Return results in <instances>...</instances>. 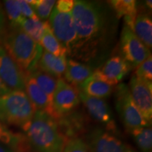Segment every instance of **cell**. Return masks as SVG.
<instances>
[{"mask_svg":"<svg viewBox=\"0 0 152 152\" xmlns=\"http://www.w3.org/2000/svg\"><path fill=\"white\" fill-rule=\"evenodd\" d=\"M47 23V21H43L39 19L33 20L25 18L20 24V28L32 39L39 44Z\"/></svg>","mask_w":152,"mask_h":152,"instance_id":"23","label":"cell"},{"mask_svg":"<svg viewBox=\"0 0 152 152\" xmlns=\"http://www.w3.org/2000/svg\"><path fill=\"white\" fill-rule=\"evenodd\" d=\"M6 30V19L5 14L2 7L0 4V36L2 35Z\"/></svg>","mask_w":152,"mask_h":152,"instance_id":"31","label":"cell"},{"mask_svg":"<svg viewBox=\"0 0 152 152\" xmlns=\"http://www.w3.org/2000/svg\"><path fill=\"white\" fill-rule=\"evenodd\" d=\"M117 18H124V25L132 30L134 19L138 13V3L134 0H113L107 1Z\"/></svg>","mask_w":152,"mask_h":152,"instance_id":"17","label":"cell"},{"mask_svg":"<svg viewBox=\"0 0 152 152\" xmlns=\"http://www.w3.org/2000/svg\"><path fill=\"white\" fill-rule=\"evenodd\" d=\"M114 93L115 109L127 131L130 132L134 129L151 125L134 104L128 85L125 83L117 85Z\"/></svg>","mask_w":152,"mask_h":152,"instance_id":"5","label":"cell"},{"mask_svg":"<svg viewBox=\"0 0 152 152\" xmlns=\"http://www.w3.org/2000/svg\"><path fill=\"white\" fill-rule=\"evenodd\" d=\"M136 145L142 152H151L152 129L151 125L141 127L130 131Z\"/></svg>","mask_w":152,"mask_h":152,"instance_id":"22","label":"cell"},{"mask_svg":"<svg viewBox=\"0 0 152 152\" xmlns=\"http://www.w3.org/2000/svg\"><path fill=\"white\" fill-rule=\"evenodd\" d=\"M134 75L141 78L147 80L150 82L152 80V57H149L144 61L136 68Z\"/></svg>","mask_w":152,"mask_h":152,"instance_id":"27","label":"cell"},{"mask_svg":"<svg viewBox=\"0 0 152 152\" xmlns=\"http://www.w3.org/2000/svg\"><path fill=\"white\" fill-rule=\"evenodd\" d=\"M25 92L29 98L36 111H43L57 119L53 107L52 100L48 95L38 86L35 80L30 74H26L25 77Z\"/></svg>","mask_w":152,"mask_h":152,"instance_id":"13","label":"cell"},{"mask_svg":"<svg viewBox=\"0 0 152 152\" xmlns=\"http://www.w3.org/2000/svg\"><path fill=\"white\" fill-rule=\"evenodd\" d=\"M144 9H147V11L149 12V11H151V9H152V1L151 0H148V1H145L144 3Z\"/></svg>","mask_w":152,"mask_h":152,"instance_id":"34","label":"cell"},{"mask_svg":"<svg viewBox=\"0 0 152 152\" xmlns=\"http://www.w3.org/2000/svg\"><path fill=\"white\" fill-rule=\"evenodd\" d=\"M0 143L16 152H30L24 134L13 132L1 122H0Z\"/></svg>","mask_w":152,"mask_h":152,"instance_id":"20","label":"cell"},{"mask_svg":"<svg viewBox=\"0 0 152 152\" xmlns=\"http://www.w3.org/2000/svg\"><path fill=\"white\" fill-rule=\"evenodd\" d=\"M62 152H90L86 144L79 137L69 139Z\"/></svg>","mask_w":152,"mask_h":152,"instance_id":"28","label":"cell"},{"mask_svg":"<svg viewBox=\"0 0 152 152\" xmlns=\"http://www.w3.org/2000/svg\"><path fill=\"white\" fill-rule=\"evenodd\" d=\"M25 75L0 44V79L11 90H25Z\"/></svg>","mask_w":152,"mask_h":152,"instance_id":"12","label":"cell"},{"mask_svg":"<svg viewBox=\"0 0 152 152\" xmlns=\"http://www.w3.org/2000/svg\"><path fill=\"white\" fill-rule=\"evenodd\" d=\"M132 100L142 115L151 124L152 119V83L133 75L129 82Z\"/></svg>","mask_w":152,"mask_h":152,"instance_id":"11","label":"cell"},{"mask_svg":"<svg viewBox=\"0 0 152 152\" xmlns=\"http://www.w3.org/2000/svg\"><path fill=\"white\" fill-rule=\"evenodd\" d=\"M119 56L125 59L132 68H135L151 56V52L133 31L124 25L118 42Z\"/></svg>","mask_w":152,"mask_h":152,"instance_id":"7","label":"cell"},{"mask_svg":"<svg viewBox=\"0 0 152 152\" xmlns=\"http://www.w3.org/2000/svg\"><path fill=\"white\" fill-rule=\"evenodd\" d=\"M99 69L107 78L118 85L130 73L132 68L121 56L114 55Z\"/></svg>","mask_w":152,"mask_h":152,"instance_id":"15","label":"cell"},{"mask_svg":"<svg viewBox=\"0 0 152 152\" xmlns=\"http://www.w3.org/2000/svg\"><path fill=\"white\" fill-rule=\"evenodd\" d=\"M30 75L33 77L41 90L46 93L49 97L52 100L53 95L56 87L57 79L45 72L41 71L37 68L30 73Z\"/></svg>","mask_w":152,"mask_h":152,"instance_id":"24","label":"cell"},{"mask_svg":"<svg viewBox=\"0 0 152 152\" xmlns=\"http://www.w3.org/2000/svg\"><path fill=\"white\" fill-rule=\"evenodd\" d=\"M0 37L6 52L25 75L37 69L38 61L43 52L42 47L39 43L19 27H9Z\"/></svg>","mask_w":152,"mask_h":152,"instance_id":"3","label":"cell"},{"mask_svg":"<svg viewBox=\"0 0 152 152\" xmlns=\"http://www.w3.org/2000/svg\"><path fill=\"white\" fill-rule=\"evenodd\" d=\"M78 92L80 102L88 112L89 115L103 126L106 130L117 134L118 127L111 108L104 99L92 97Z\"/></svg>","mask_w":152,"mask_h":152,"instance_id":"9","label":"cell"},{"mask_svg":"<svg viewBox=\"0 0 152 152\" xmlns=\"http://www.w3.org/2000/svg\"><path fill=\"white\" fill-rule=\"evenodd\" d=\"M125 152H137V151H133V150H132V149H131L130 148V149H129L128 150V151H126Z\"/></svg>","mask_w":152,"mask_h":152,"instance_id":"35","label":"cell"},{"mask_svg":"<svg viewBox=\"0 0 152 152\" xmlns=\"http://www.w3.org/2000/svg\"><path fill=\"white\" fill-rule=\"evenodd\" d=\"M83 140L90 152H125L130 149L115 134L103 128L92 129Z\"/></svg>","mask_w":152,"mask_h":152,"instance_id":"8","label":"cell"},{"mask_svg":"<svg viewBox=\"0 0 152 152\" xmlns=\"http://www.w3.org/2000/svg\"><path fill=\"white\" fill-rule=\"evenodd\" d=\"M23 132L30 152H62L68 140L56 120L43 111H36Z\"/></svg>","mask_w":152,"mask_h":152,"instance_id":"2","label":"cell"},{"mask_svg":"<svg viewBox=\"0 0 152 152\" xmlns=\"http://www.w3.org/2000/svg\"><path fill=\"white\" fill-rule=\"evenodd\" d=\"M36 110L23 90H11L0 96V122L26 130Z\"/></svg>","mask_w":152,"mask_h":152,"instance_id":"4","label":"cell"},{"mask_svg":"<svg viewBox=\"0 0 152 152\" xmlns=\"http://www.w3.org/2000/svg\"><path fill=\"white\" fill-rule=\"evenodd\" d=\"M10 91V89H9L8 87L0 79V96H2V95L7 94V93L9 92Z\"/></svg>","mask_w":152,"mask_h":152,"instance_id":"32","label":"cell"},{"mask_svg":"<svg viewBox=\"0 0 152 152\" xmlns=\"http://www.w3.org/2000/svg\"><path fill=\"white\" fill-rule=\"evenodd\" d=\"M133 33L142 43L151 50L152 47V20L146 11L137 13L132 28Z\"/></svg>","mask_w":152,"mask_h":152,"instance_id":"18","label":"cell"},{"mask_svg":"<svg viewBox=\"0 0 152 152\" xmlns=\"http://www.w3.org/2000/svg\"><path fill=\"white\" fill-rule=\"evenodd\" d=\"M48 23L53 34L69 55L76 41V30L72 11H64L54 7Z\"/></svg>","mask_w":152,"mask_h":152,"instance_id":"6","label":"cell"},{"mask_svg":"<svg viewBox=\"0 0 152 152\" xmlns=\"http://www.w3.org/2000/svg\"><path fill=\"white\" fill-rule=\"evenodd\" d=\"M94 71V68L92 66L70 58L66 62L64 73L65 81L71 86L77 88L92 75Z\"/></svg>","mask_w":152,"mask_h":152,"instance_id":"14","label":"cell"},{"mask_svg":"<svg viewBox=\"0 0 152 152\" xmlns=\"http://www.w3.org/2000/svg\"><path fill=\"white\" fill-rule=\"evenodd\" d=\"M19 6H20V9L21 11L22 16L24 18L27 19H33V20H37L39 19L36 14L34 12L33 9L32 7L26 2L24 0H19Z\"/></svg>","mask_w":152,"mask_h":152,"instance_id":"29","label":"cell"},{"mask_svg":"<svg viewBox=\"0 0 152 152\" xmlns=\"http://www.w3.org/2000/svg\"><path fill=\"white\" fill-rule=\"evenodd\" d=\"M39 45L44 48L45 51L50 53L54 56H66L67 55L66 49L61 45V43L53 34L49 23L47 25Z\"/></svg>","mask_w":152,"mask_h":152,"instance_id":"21","label":"cell"},{"mask_svg":"<svg viewBox=\"0 0 152 152\" xmlns=\"http://www.w3.org/2000/svg\"><path fill=\"white\" fill-rule=\"evenodd\" d=\"M115 87L90 76L76 89L87 96L105 99L111 96Z\"/></svg>","mask_w":152,"mask_h":152,"instance_id":"19","label":"cell"},{"mask_svg":"<svg viewBox=\"0 0 152 152\" xmlns=\"http://www.w3.org/2000/svg\"><path fill=\"white\" fill-rule=\"evenodd\" d=\"M4 6L5 13L10 23L9 27L20 28L25 18L22 16L18 0H7L4 1Z\"/></svg>","mask_w":152,"mask_h":152,"instance_id":"26","label":"cell"},{"mask_svg":"<svg viewBox=\"0 0 152 152\" xmlns=\"http://www.w3.org/2000/svg\"><path fill=\"white\" fill-rule=\"evenodd\" d=\"M0 152H16L12 150L11 148L4 145V144L0 143Z\"/></svg>","mask_w":152,"mask_h":152,"instance_id":"33","label":"cell"},{"mask_svg":"<svg viewBox=\"0 0 152 152\" xmlns=\"http://www.w3.org/2000/svg\"><path fill=\"white\" fill-rule=\"evenodd\" d=\"M72 15L76 41L68 56L82 63L102 62L116 38L119 19L113 10L104 1L76 0Z\"/></svg>","mask_w":152,"mask_h":152,"instance_id":"1","label":"cell"},{"mask_svg":"<svg viewBox=\"0 0 152 152\" xmlns=\"http://www.w3.org/2000/svg\"><path fill=\"white\" fill-rule=\"evenodd\" d=\"M66 62V56H56L43 50L37 68L55 78H61V76L65 73Z\"/></svg>","mask_w":152,"mask_h":152,"instance_id":"16","label":"cell"},{"mask_svg":"<svg viewBox=\"0 0 152 152\" xmlns=\"http://www.w3.org/2000/svg\"><path fill=\"white\" fill-rule=\"evenodd\" d=\"M52 103L57 119L72 113L80 103L77 90L64 78L57 79Z\"/></svg>","mask_w":152,"mask_h":152,"instance_id":"10","label":"cell"},{"mask_svg":"<svg viewBox=\"0 0 152 152\" xmlns=\"http://www.w3.org/2000/svg\"><path fill=\"white\" fill-rule=\"evenodd\" d=\"M26 2L32 7L37 18L43 21L49 18L56 4V1L53 0H27Z\"/></svg>","mask_w":152,"mask_h":152,"instance_id":"25","label":"cell"},{"mask_svg":"<svg viewBox=\"0 0 152 152\" xmlns=\"http://www.w3.org/2000/svg\"><path fill=\"white\" fill-rule=\"evenodd\" d=\"M73 4L74 1H72V0H60L57 1L54 7L61 11H72Z\"/></svg>","mask_w":152,"mask_h":152,"instance_id":"30","label":"cell"}]
</instances>
